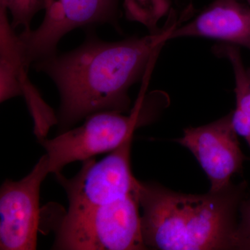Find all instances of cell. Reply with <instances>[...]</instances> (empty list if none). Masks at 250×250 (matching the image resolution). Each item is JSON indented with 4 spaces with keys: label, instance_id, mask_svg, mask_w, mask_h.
Instances as JSON below:
<instances>
[{
    "label": "cell",
    "instance_id": "2",
    "mask_svg": "<svg viewBox=\"0 0 250 250\" xmlns=\"http://www.w3.org/2000/svg\"><path fill=\"white\" fill-rule=\"evenodd\" d=\"M246 187L241 182L220 191L193 195L139 180L135 192L142 210L145 246L157 250H236Z\"/></svg>",
    "mask_w": 250,
    "mask_h": 250
},
{
    "label": "cell",
    "instance_id": "11",
    "mask_svg": "<svg viewBox=\"0 0 250 250\" xmlns=\"http://www.w3.org/2000/svg\"><path fill=\"white\" fill-rule=\"evenodd\" d=\"M11 14V27L16 30L22 27V31L31 30L30 23L34 15L45 9V0H0Z\"/></svg>",
    "mask_w": 250,
    "mask_h": 250
},
{
    "label": "cell",
    "instance_id": "9",
    "mask_svg": "<svg viewBox=\"0 0 250 250\" xmlns=\"http://www.w3.org/2000/svg\"><path fill=\"white\" fill-rule=\"evenodd\" d=\"M184 37L215 39L250 50V7L240 0H215L190 22L174 28L168 41Z\"/></svg>",
    "mask_w": 250,
    "mask_h": 250
},
{
    "label": "cell",
    "instance_id": "1",
    "mask_svg": "<svg viewBox=\"0 0 250 250\" xmlns=\"http://www.w3.org/2000/svg\"><path fill=\"white\" fill-rule=\"evenodd\" d=\"M174 28L114 42L90 36L75 50L34 62L58 88L61 132L98 112L131 111L129 88L147 75Z\"/></svg>",
    "mask_w": 250,
    "mask_h": 250
},
{
    "label": "cell",
    "instance_id": "3",
    "mask_svg": "<svg viewBox=\"0 0 250 250\" xmlns=\"http://www.w3.org/2000/svg\"><path fill=\"white\" fill-rule=\"evenodd\" d=\"M52 249L147 250L136 192L109 205L67 212L57 229Z\"/></svg>",
    "mask_w": 250,
    "mask_h": 250
},
{
    "label": "cell",
    "instance_id": "4",
    "mask_svg": "<svg viewBox=\"0 0 250 250\" xmlns=\"http://www.w3.org/2000/svg\"><path fill=\"white\" fill-rule=\"evenodd\" d=\"M146 103L143 90L128 116L116 111L98 112L85 118L78 127L62 131L54 139L39 141L46 151L49 173L60 172L67 164L120 147L135 130L152 120Z\"/></svg>",
    "mask_w": 250,
    "mask_h": 250
},
{
    "label": "cell",
    "instance_id": "7",
    "mask_svg": "<svg viewBox=\"0 0 250 250\" xmlns=\"http://www.w3.org/2000/svg\"><path fill=\"white\" fill-rule=\"evenodd\" d=\"M49 174L44 154L19 181L6 180L0 189V250H34L40 219L41 184Z\"/></svg>",
    "mask_w": 250,
    "mask_h": 250
},
{
    "label": "cell",
    "instance_id": "8",
    "mask_svg": "<svg viewBox=\"0 0 250 250\" xmlns=\"http://www.w3.org/2000/svg\"><path fill=\"white\" fill-rule=\"evenodd\" d=\"M176 142L196 158L210 181V192H218L232 184L246 160L231 121V112L209 124L184 129Z\"/></svg>",
    "mask_w": 250,
    "mask_h": 250
},
{
    "label": "cell",
    "instance_id": "6",
    "mask_svg": "<svg viewBox=\"0 0 250 250\" xmlns=\"http://www.w3.org/2000/svg\"><path fill=\"white\" fill-rule=\"evenodd\" d=\"M119 0H45L40 27L18 34L23 61L31 63L57 54V44L72 29L93 24L117 26Z\"/></svg>",
    "mask_w": 250,
    "mask_h": 250
},
{
    "label": "cell",
    "instance_id": "5",
    "mask_svg": "<svg viewBox=\"0 0 250 250\" xmlns=\"http://www.w3.org/2000/svg\"><path fill=\"white\" fill-rule=\"evenodd\" d=\"M133 136L102 160L93 158L82 161V167L70 179L56 173L66 192L67 212H77L109 205L134 193L138 180L131 170Z\"/></svg>",
    "mask_w": 250,
    "mask_h": 250
},
{
    "label": "cell",
    "instance_id": "12",
    "mask_svg": "<svg viewBox=\"0 0 250 250\" xmlns=\"http://www.w3.org/2000/svg\"><path fill=\"white\" fill-rule=\"evenodd\" d=\"M236 247L237 250H250V195L245 197L240 207Z\"/></svg>",
    "mask_w": 250,
    "mask_h": 250
},
{
    "label": "cell",
    "instance_id": "10",
    "mask_svg": "<svg viewBox=\"0 0 250 250\" xmlns=\"http://www.w3.org/2000/svg\"><path fill=\"white\" fill-rule=\"evenodd\" d=\"M7 12L4 5L0 4L1 103L24 95L31 85L27 77L28 69L23 62L18 36L9 24Z\"/></svg>",
    "mask_w": 250,
    "mask_h": 250
},
{
    "label": "cell",
    "instance_id": "13",
    "mask_svg": "<svg viewBox=\"0 0 250 250\" xmlns=\"http://www.w3.org/2000/svg\"><path fill=\"white\" fill-rule=\"evenodd\" d=\"M241 1V0H240ZM245 1H247L248 4L250 5V0H245Z\"/></svg>",
    "mask_w": 250,
    "mask_h": 250
},
{
    "label": "cell",
    "instance_id": "14",
    "mask_svg": "<svg viewBox=\"0 0 250 250\" xmlns=\"http://www.w3.org/2000/svg\"><path fill=\"white\" fill-rule=\"evenodd\" d=\"M248 74H249V76L250 77V67H249V68H248Z\"/></svg>",
    "mask_w": 250,
    "mask_h": 250
}]
</instances>
